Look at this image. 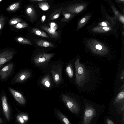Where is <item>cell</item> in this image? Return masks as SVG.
Returning <instances> with one entry per match:
<instances>
[{
  "mask_svg": "<svg viewBox=\"0 0 124 124\" xmlns=\"http://www.w3.org/2000/svg\"><path fill=\"white\" fill-rule=\"evenodd\" d=\"M22 21V20L19 18H13L10 20L9 24L11 25H14L21 22Z\"/></svg>",
  "mask_w": 124,
  "mask_h": 124,
  "instance_id": "25",
  "label": "cell"
},
{
  "mask_svg": "<svg viewBox=\"0 0 124 124\" xmlns=\"http://www.w3.org/2000/svg\"><path fill=\"white\" fill-rule=\"evenodd\" d=\"M64 18L62 19V21L65 22L69 20L71 17V14L69 13H63Z\"/></svg>",
  "mask_w": 124,
  "mask_h": 124,
  "instance_id": "26",
  "label": "cell"
},
{
  "mask_svg": "<svg viewBox=\"0 0 124 124\" xmlns=\"http://www.w3.org/2000/svg\"><path fill=\"white\" fill-rule=\"evenodd\" d=\"M103 29L106 31H108L109 30V28L108 27H104L103 28Z\"/></svg>",
  "mask_w": 124,
  "mask_h": 124,
  "instance_id": "38",
  "label": "cell"
},
{
  "mask_svg": "<svg viewBox=\"0 0 124 124\" xmlns=\"http://www.w3.org/2000/svg\"><path fill=\"white\" fill-rule=\"evenodd\" d=\"M25 12L31 21L33 22L36 19L37 16L36 12L32 6H28L26 8Z\"/></svg>",
  "mask_w": 124,
  "mask_h": 124,
  "instance_id": "11",
  "label": "cell"
},
{
  "mask_svg": "<svg viewBox=\"0 0 124 124\" xmlns=\"http://www.w3.org/2000/svg\"><path fill=\"white\" fill-rule=\"evenodd\" d=\"M28 26V24L25 22L19 23L15 25L14 27L18 29H21L26 28Z\"/></svg>",
  "mask_w": 124,
  "mask_h": 124,
  "instance_id": "24",
  "label": "cell"
},
{
  "mask_svg": "<svg viewBox=\"0 0 124 124\" xmlns=\"http://www.w3.org/2000/svg\"><path fill=\"white\" fill-rule=\"evenodd\" d=\"M40 28L49 33L51 36L54 38H57L59 36V34L57 31H52L50 28L46 26H40Z\"/></svg>",
  "mask_w": 124,
  "mask_h": 124,
  "instance_id": "12",
  "label": "cell"
},
{
  "mask_svg": "<svg viewBox=\"0 0 124 124\" xmlns=\"http://www.w3.org/2000/svg\"><path fill=\"white\" fill-rule=\"evenodd\" d=\"M84 8L83 6L81 5L76 7L73 6H70L67 8L66 10L68 12L78 13L81 11Z\"/></svg>",
  "mask_w": 124,
  "mask_h": 124,
  "instance_id": "14",
  "label": "cell"
},
{
  "mask_svg": "<svg viewBox=\"0 0 124 124\" xmlns=\"http://www.w3.org/2000/svg\"><path fill=\"white\" fill-rule=\"evenodd\" d=\"M38 5L40 8L43 11H47L50 8V6L47 2H39L38 3Z\"/></svg>",
  "mask_w": 124,
  "mask_h": 124,
  "instance_id": "21",
  "label": "cell"
},
{
  "mask_svg": "<svg viewBox=\"0 0 124 124\" xmlns=\"http://www.w3.org/2000/svg\"><path fill=\"white\" fill-rule=\"evenodd\" d=\"M107 124H115L109 118H108L106 120Z\"/></svg>",
  "mask_w": 124,
  "mask_h": 124,
  "instance_id": "34",
  "label": "cell"
},
{
  "mask_svg": "<svg viewBox=\"0 0 124 124\" xmlns=\"http://www.w3.org/2000/svg\"><path fill=\"white\" fill-rule=\"evenodd\" d=\"M16 40L17 42L21 44L30 45L32 44L30 40L23 37H18L16 39Z\"/></svg>",
  "mask_w": 124,
  "mask_h": 124,
  "instance_id": "20",
  "label": "cell"
},
{
  "mask_svg": "<svg viewBox=\"0 0 124 124\" xmlns=\"http://www.w3.org/2000/svg\"><path fill=\"white\" fill-rule=\"evenodd\" d=\"M19 2H16L13 4L8 7L7 8V11H13L18 9L20 7Z\"/></svg>",
  "mask_w": 124,
  "mask_h": 124,
  "instance_id": "22",
  "label": "cell"
},
{
  "mask_svg": "<svg viewBox=\"0 0 124 124\" xmlns=\"http://www.w3.org/2000/svg\"><path fill=\"white\" fill-rule=\"evenodd\" d=\"M63 8L62 7H61L58 9H55L49 16V20H53L58 18L60 16Z\"/></svg>",
  "mask_w": 124,
  "mask_h": 124,
  "instance_id": "15",
  "label": "cell"
},
{
  "mask_svg": "<svg viewBox=\"0 0 124 124\" xmlns=\"http://www.w3.org/2000/svg\"><path fill=\"white\" fill-rule=\"evenodd\" d=\"M48 0H31L30 1L31 2H42Z\"/></svg>",
  "mask_w": 124,
  "mask_h": 124,
  "instance_id": "35",
  "label": "cell"
},
{
  "mask_svg": "<svg viewBox=\"0 0 124 124\" xmlns=\"http://www.w3.org/2000/svg\"><path fill=\"white\" fill-rule=\"evenodd\" d=\"M5 22V18L2 16L0 17V31L3 28Z\"/></svg>",
  "mask_w": 124,
  "mask_h": 124,
  "instance_id": "28",
  "label": "cell"
},
{
  "mask_svg": "<svg viewBox=\"0 0 124 124\" xmlns=\"http://www.w3.org/2000/svg\"><path fill=\"white\" fill-rule=\"evenodd\" d=\"M13 66V64L11 63L3 67L0 70V77L1 79H5L7 78L11 73Z\"/></svg>",
  "mask_w": 124,
  "mask_h": 124,
  "instance_id": "7",
  "label": "cell"
},
{
  "mask_svg": "<svg viewBox=\"0 0 124 124\" xmlns=\"http://www.w3.org/2000/svg\"><path fill=\"white\" fill-rule=\"evenodd\" d=\"M124 103L122 104V105L121 106L120 108V111L122 112L124 111Z\"/></svg>",
  "mask_w": 124,
  "mask_h": 124,
  "instance_id": "36",
  "label": "cell"
},
{
  "mask_svg": "<svg viewBox=\"0 0 124 124\" xmlns=\"http://www.w3.org/2000/svg\"><path fill=\"white\" fill-rule=\"evenodd\" d=\"M124 102V89L123 88L116 96L113 101V104L122 103Z\"/></svg>",
  "mask_w": 124,
  "mask_h": 124,
  "instance_id": "13",
  "label": "cell"
},
{
  "mask_svg": "<svg viewBox=\"0 0 124 124\" xmlns=\"http://www.w3.org/2000/svg\"><path fill=\"white\" fill-rule=\"evenodd\" d=\"M15 53V52L10 50L4 51L0 53V68L5 63L11 59Z\"/></svg>",
  "mask_w": 124,
  "mask_h": 124,
  "instance_id": "5",
  "label": "cell"
},
{
  "mask_svg": "<svg viewBox=\"0 0 124 124\" xmlns=\"http://www.w3.org/2000/svg\"><path fill=\"white\" fill-rule=\"evenodd\" d=\"M54 55L53 53H41L36 55L33 58V61L35 64L38 65H41L49 61Z\"/></svg>",
  "mask_w": 124,
  "mask_h": 124,
  "instance_id": "4",
  "label": "cell"
},
{
  "mask_svg": "<svg viewBox=\"0 0 124 124\" xmlns=\"http://www.w3.org/2000/svg\"><path fill=\"white\" fill-rule=\"evenodd\" d=\"M51 72L54 82L58 85L62 80L61 69L52 67Z\"/></svg>",
  "mask_w": 124,
  "mask_h": 124,
  "instance_id": "8",
  "label": "cell"
},
{
  "mask_svg": "<svg viewBox=\"0 0 124 124\" xmlns=\"http://www.w3.org/2000/svg\"><path fill=\"white\" fill-rule=\"evenodd\" d=\"M62 98L63 101L71 112L78 114L80 110V107L78 102L70 97L62 94Z\"/></svg>",
  "mask_w": 124,
  "mask_h": 124,
  "instance_id": "2",
  "label": "cell"
},
{
  "mask_svg": "<svg viewBox=\"0 0 124 124\" xmlns=\"http://www.w3.org/2000/svg\"><path fill=\"white\" fill-rule=\"evenodd\" d=\"M3 0H0V2H1Z\"/></svg>",
  "mask_w": 124,
  "mask_h": 124,
  "instance_id": "41",
  "label": "cell"
},
{
  "mask_svg": "<svg viewBox=\"0 0 124 124\" xmlns=\"http://www.w3.org/2000/svg\"><path fill=\"white\" fill-rule=\"evenodd\" d=\"M124 68L123 67L121 73L120 75V80L122 81H124Z\"/></svg>",
  "mask_w": 124,
  "mask_h": 124,
  "instance_id": "30",
  "label": "cell"
},
{
  "mask_svg": "<svg viewBox=\"0 0 124 124\" xmlns=\"http://www.w3.org/2000/svg\"><path fill=\"white\" fill-rule=\"evenodd\" d=\"M75 65L76 83L80 87L86 78V71L84 65L80 62L79 58L75 61Z\"/></svg>",
  "mask_w": 124,
  "mask_h": 124,
  "instance_id": "1",
  "label": "cell"
},
{
  "mask_svg": "<svg viewBox=\"0 0 124 124\" xmlns=\"http://www.w3.org/2000/svg\"><path fill=\"white\" fill-rule=\"evenodd\" d=\"M49 25L51 30L53 31H55L58 27L57 24L55 22H52L50 23Z\"/></svg>",
  "mask_w": 124,
  "mask_h": 124,
  "instance_id": "27",
  "label": "cell"
},
{
  "mask_svg": "<svg viewBox=\"0 0 124 124\" xmlns=\"http://www.w3.org/2000/svg\"><path fill=\"white\" fill-rule=\"evenodd\" d=\"M124 84L123 85L121 86V87L120 88V89H119V91L120 90L124 88Z\"/></svg>",
  "mask_w": 124,
  "mask_h": 124,
  "instance_id": "39",
  "label": "cell"
},
{
  "mask_svg": "<svg viewBox=\"0 0 124 124\" xmlns=\"http://www.w3.org/2000/svg\"><path fill=\"white\" fill-rule=\"evenodd\" d=\"M41 83L45 87H50V86L51 83L49 76L47 75L44 77L41 81Z\"/></svg>",
  "mask_w": 124,
  "mask_h": 124,
  "instance_id": "19",
  "label": "cell"
},
{
  "mask_svg": "<svg viewBox=\"0 0 124 124\" xmlns=\"http://www.w3.org/2000/svg\"><path fill=\"white\" fill-rule=\"evenodd\" d=\"M101 25L104 27H106L107 26V24L105 22H102L101 24Z\"/></svg>",
  "mask_w": 124,
  "mask_h": 124,
  "instance_id": "37",
  "label": "cell"
},
{
  "mask_svg": "<svg viewBox=\"0 0 124 124\" xmlns=\"http://www.w3.org/2000/svg\"><path fill=\"white\" fill-rule=\"evenodd\" d=\"M31 75V72L29 70H25L22 71L15 77L13 82V84L23 82L29 78Z\"/></svg>",
  "mask_w": 124,
  "mask_h": 124,
  "instance_id": "6",
  "label": "cell"
},
{
  "mask_svg": "<svg viewBox=\"0 0 124 124\" xmlns=\"http://www.w3.org/2000/svg\"><path fill=\"white\" fill-rule=\"evenodd\" d=\"M31 32L32 33L39 36L45 38L48 37V36L44 31L37 28H32Z\"/></svg>",
  "mask_w": 124,
  "mask_h": 124,
  "instance_id": "18",
  "label": "cell"
},
{
  "mask_svg": "<svg viewBox=\"0 0 124 124\" xmlns=\"http://www.w3.org/2000/svg\"><path fill=\"white\" fill-rule=\"evenodd\" d=\"M17 119L18 121L20 123L23 124L24 123V121L20 114H18L17 116Z\"/></svg>",
  "mask_w": 124,
  "mask_h": 124,
  "instance_id": "29",
  "label": "cell"
},
{
  "mask_svg": "<svg viewBox=\"0 0 124 124\" xmlns=\"http://www.w3.org/2000/svg\"><path fill=\"white\" fill-rule=\"evenodd\" d=\"M9 89L15 99L21 105L25 104V99L21 93L11 88H9Z\"/></svg>",
  "mask_w": 124,
  "mask_h": 124,
  "instance_id": "9",
  "label": "cell"
},
{
  "mask_svg": "<svg viewBox=\"0 0 124 124\" xmlns=\"http://www.w3.org/2000/svg\"><path fill=\"white\" fill-rule=\"evenodd\" d=\"M86 17H85L82 18L80 22V23L82 24L85 23L86 21Z\"/></svg>",
  "mask_w": 124,
  "mask_h": 124,
  "instance_id": "32",
  "label": "cell"
},
{
  "mask_svg": "<svg viewBox=\"0 0 124 124\" xmlns=\"http://www.w3.org/2000/svg\"><path fill=\"white\" fill-rule=\"evenodd\" d=\"M36 43L37 45L42 47H48L54 46V45L51 42L42 40H38Z\"/></svg>",
  "mask_w": 124,
  "mask_h": 124,
  "instance_id": "17",
  "label": "cell"
},
{
  "mask_svg": "<svg viewBox=\"0 0 124 124\" xmlns=\"http://www.w3.org/2000/svg\"><path fill=\"white\" fill-rule=\"evenodd\" d=\"M66 71L68 76L70 78H72L73 76V72L72 65L70 63L67 67Z\"/></svg>",
  "mask_w": 124,
  "mask_h": 124,
  "instance_id": "23",
  "label": "cell"
},
{
  "mask_svg": "<svg viewBox=\"0 0 124 124\" xmlns=\"http://www.w3.org/2000/svg\"><path fill=\"white\" fill-rule=\"evenodd\" d=\"M24 121H27L28 119V117L26 115L23 114H20Z\"/></svg>",
  "mask_w": 124,
  "mask_h": 124,
  "instance_id": "31",
  "label": "cell"
},
{
  "mask_svg": "<svg viewBox=\"0 0 124 124\" xmlns=\"http://www.w3.org/2000/svg\"><path fill=\"white\" fill-rule=\"evenodd\" d=\"M96 114L95 109L91 105L87 104L85 107L82 124H90L92 119Z\"/></svg>",
  "mask_w": 124,
  "mask_h": 124,
  "instance_id": "3",
  "label": "cell"
},
{
  "mask_svg": "<svg viewBox=\"0 0 124 124\" xmlns=\"http://www.w3.org/2000/svg\"><path fill=\"white\" fill-rule=\"evenodd\" d=\"M3 122V121H2V120L1 119V118L0 117V123H2Z\"/></svg>",
  "mask_w": 124,
  "mask_h": 124,
  "instance_id": "40",
  "label": "cell"
},
{
  "mask_svg": "<svg viewBox=\"0 0 124 124\" xmlns=\"http://www.w3.org/2000/svg\"><path fill=\"white\" fill-rule=\"evenodd\" d=\"M56 115L59 119L64 124H71L67 118L61 112L57 110Z\"/></svg>",
  "mask_w": 124,
  "mask_h": 124,
  "instance_id": "16",
  "label": "cell"
},
{
  "mask_svg": "<svg viewBox=\"0 0 124 124\" xmlns=\"http://www.w3.org/2000/svg\"><path fill=\"white\" fill-rule=\"evenodd\" d=\"M46 16L45 15H43L41 18V22L42 23H44L46 20Z\"/></svg>",
  "mask_w": 124,
  "mask_h": 124,
  "instance_id": "33",
  "label": "cell"
},
{
  "mask_svg": "<svg viewBox=\"0 0 124 124\" xmlns=\"http://www.w3.org/2000/svg\"><path fill=\"white\" fill-rule=\"evenodd\" d=\"M1 101L3 111L6 118L9 120L10 118V110L7 103L6 98L4 95L1 97Z\"/></svg>",
  "mask_w": 124,
  "mask_h": 124,
  "instance_id": "10",
  "label": "cell"
}]
</instances>
